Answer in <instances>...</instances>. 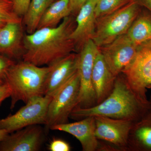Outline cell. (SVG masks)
I'll list each match as a JSON object with an SVG mask.
<instances>
[{
	"mask_svg": "<svg viewBox=\"0 0 151 151\" xmlns=\"http://www.w3.org/2000/svg\"><path fill=\"white\" fill-rule=\"evenodd\" d=\"M76 27V17L70 15L56 27L43 28L25 34L23 60L38 66H48L76 52L70 38Z\"/></svg>",
	"mask_w": 151,
	"mask_h": 151,
	"instance_id": "1",
	"label": "cell"
},
{
	"mask_svg": "<svg viewBox=\"0 0 151 151\" xmlns=\"http://www.w3.org/2000/svg\"><path fill=\"white\" fill-rule=\"evenodd\" d=\"M151 110L150 103L142 101L132 89L122 73L116 76L113 90L103 102L91 108H75L70 114L73 119L102 116L134 122Z\"/></svg>",
	"mask_w": 151,
	"mask_h": 151,
	"instance_id": "2",
	"label": "cell"
},
{
	"mask_svg": "<svg viewBox=\"0 0 151 151\" xmlns=\"http://www.w3.org/2000/svg\"><path fill=\"white\" fill-rule=\"evenodd\" d=\"M49 66H38L26 61L16 62L7 71L4 81L11 91V109L18 102L25 103L34 97L44 95Z\"/></svg>",
	"mask_w": 151,
	"mask_h": 151,
	"instance_id": "3",
	"label": "cell"
},
{
	"mask_svg": "<svg viewBox=\"0 0 151 151\" xmlns=\"http://www.w3.org/2000/svg\"><path fill=\"white\" fill-rule=\"evenodd\" d=\"M141 7L134 1L114 12L97 18L92 39L94 43L100 47L127 33L140 12Z\"/></svg>",
	"mask_w": 151,
	"mask_h": 151,
	"instance_id": "4",
	"label": "cell"
},
{
	"mask_svg": "<svg viewBox=\"0 0 151 151\" xmlns=\"http://www.w3.org/2000/svg\"><path fill=\"white\" fill-rule=\"evenodd\" d=\"M80 89V80L77 71L52 97L49 105L46 127L68 122L71 112L76 107Z\"/></svg>",
	"mask_w": 151,
	"mask_h": 151,
	"instance_id": "5",
	"label": "cell"
},
{
	"mask_svg": "<svg viewBox=\"0 0 151 151\" xmlns=\"http://www.w3.org/2000/svg\"><path fill=\"white\" fill-rule=\"evenodd\" d=\"M52 97L44 95L30 99L15 114L0 119V129L10 134L32 125H45Z\"/></svg>",
	"mask_w": 151,
	"mask_h": 151,
	"instance_id": "6",
	"label": "cell"
},
{
	"mask_svg": "<svg viewBox=\"0 0 151 151\" xmlns=\"http://www.w3.org/2000/svg\"><path fill=\"white\" fill-rule=\"evenodd\" d=\"M95 118V135L104 151H128V140L134 122L102 116Z\"/></svg>",
	"mask_w": 151,
	"mask_h": 151,
	"instance_id": "7",
	"label": "cell"
},
{
	"mask_svg": "<svg viewBox=\"0 0 151 151\" xmlns=\"http://www.w3.org/2000/svg\"><path fill=\"white\" fill-rule=\"evenodd\" d=\"M122 73L138 97L149 103L146 93L151 88V40L138 46L134 61Z\"/></svg>",
	"mask_w": 151,
	"mask_h": 151,
	"instance_id": "8",
	"label": "cell"
},
{
	"mask_svg": "<svg viewBox=\"0 0 151 151\" xmlns=\"http://www.w3.org/2000/svg\"><path fill=\"white\" fill-rule=\"evenodd\" d=\"M98 52V47L91 40L78 53V72L80 80V89L75 108H89L97 105L96 95L92 84V73L94 60Z\"/></svg>",
	"mask_w": 151,
	"mask_h": 151,
	"instance_id": "9",
	"label": "cell"
},
{
	"mask_svg": "<svg viewBox=\"0 0 151 151\" xmlns=\"http://www.w3.org/2000/svg\"><path fill=\"white\" fill-rule=\"evenodd\" d=\"M137 47L126 33L98 48L109 69L116 77L132 64Z\"/></svg>",
	"mask_w": 151,
	"mask_h": 151,
	"instance_id": "10",
	"label": "cell"
},
{
	"mask_svg": "<svg viewBox=\"0 0 151 151\" xmlns=\"http://www.w3.org/2000/svg\"><path fill=\"white\" fill-rule=\"evenodd\" d=\"M43 140L41 127L32 125L9 134L0 142V151H37Z\"/></svg>",
	"mask_w": 151,
	"mask_h": 151,
	"instance_id": "11",
	"label": "cell"
},
{
	"mask_svg": "<svg viewBox=\"0 0 151 151\" xmlns=\"http://www.w3.org/2000/svg\"><path fill=\"white\" fill-rule=\"evenodd\" d=\"M79 53L73 52L48 65L44 95L52 97L78 69Z\"/></svg>",
	"mask_w": 151,
	"mask_h": 151,
	"instance_id": "12",
	"label": "cell"
},
{
	"mask_svg": "<svg viewBox=\"0 0 151 151\" xmlns=\"http://www.w3.org/2000/svg\"><path fill=\"white\" fill-rule=\"evenodd\" d=\"M95 118L87 117L72 123L58 124L50 129L62 131L73 135L81 143L84 151H102V145L95 135Z\"/></svg>",
	"mask_w": 151,
	"mask_h": 151,
	"instance_id": "13",
	"label": "cell"
},
{
	"mask_svg": "<svg viewBox=\"0 0 151 151\" xmlns=\"http://www.w3.org/2000/svg\"><path fill=\"white\" fill-rule=\"evenodd\" d=\"M97 0H89L76 17V27L70 35L75 45V52L79 53L94 36L96 26L95 6Z\"/></svg>",
	"mask_w": 151,
	"mask_h": 151,
	"instance_id": "14",
	"label": "cell"
},
{
	"mask_svg": "<svg viewBox=\"0 0 151 151\" xmlns=\"http://www.w3.org/2000/svg\"><path fill=\"white\" fill-rule=\"evenodd\" d=\"M22 22L8 23L0 29V54L11 59L22 58L25 34Z\"/></svg>",
	"mask_w": 151,
	"mask_h": 151,
	"instance_id": "15",
	"label": "cell"
},
{
	"mask_svg": "<svg viewBox=\"0 0 151 151\" xmlns=\"http://www.w3.org/2000/svg\"><path fill=\"white\" fill-rule=\"evenodd\" d=\"M116 77L109 69L99 50L94 60L92 73L97 105L103 102L111 94Z\"/></svg>",
	"mask_w": 151,
	"mask_h": 151,
	"instance_id": "16",
	"label": "cell"
},
{
	"mask_svg": "<svg viewBox=\"0 0 151 151\" xmlns=\"http://www.w3.org/2000/svg\"><path fill=\"white\" fill-rule=\"evenodd\" d=\"M128 151H151V109L133 123L129 134Z\"/></svg>",
	"mask_w": 151,
	"mask_h": 151,
	"instance_id": "17",
	"label": "cell"
},
{
	"mask_svg": "<svg viewBox=\"0 0 151 151\" xmlns=\"http://www.w3.org/2000/svg\"><path fill=\"white\" fill-rule=\"evenodd\" d=\"M141 11L127 32L129 38L137 46L151 40V15Z\"/></svg>",
	"mask_w": 151,
	"mask_h": 151,
	"instance_id": "18",
	"label": "cell"
},
{
	"mask_svg": "<svg viewBox=\"0 0 151 151\" xmlns=\"http://www.w3.org/2000/svg\"><path fill=\"white\" fill-rule=\"evenodd\" d=\"M71 15L68 0H56L49 7L41 19L37 29L56 27Z\"/></svg>",
	"mask_w": 151,
	"mask_h": 151,
	"instance_id": "19",
	"label": "cell"
},
{
	"mask_svg": "<svg viewBox=\"0 0 151 151\" xmlns=\"http://www.w3.org/2000/svg\"><path fill=\"white\" fill-rule=\"evenodd\" d=\"M55 0H30L29 5L22 18V22L28 34L37 29L41 19Z\"/></svg>",
	"mask_w": 151,
	"mask_h": 151,
	"instance_id": "20",
	"label": "cell"
},
{
	"mask_svg": "<svg viewBox=\"0 0 151 151\" xmlns=\"http://www.w3.org/2000/svg\"><path fill=\"white\" fill-rule=\"evenodd\" d=\"M134 0H97L95 6L96 18L114 12Z\"/></svg>",
	"mask_w": 151,
	"mask_h": 151,
	"instance_id": "21",
	"label": "cell"
},
{
	"mask_svg": "<svg viewBox=\"0 0 151 151\" xmlns=\"http://www.w3.org/2000/svg\"><path fill=\"white\" fill-rule=\"evenodd\" d=\"M22 22L14 9L12 0H0V29L8 23Z\"/></svg>",
	"mask_w": 151,
	"mask_h": 151,
	"instance_id": "22",
	"label": "cell"
},
{
	"mask_svg": "<svg viewBox=\"0 0 151 151\" xmlns=\"http://www.w3.org/2000/svg\"><path fill=\"white\" fill-rule=\"evenodd\" d=\"M16 62L0 54V81H4L7 71Z\"/></svg>",
	"mask_w": 151,
	"mask_h": 151,
	"instance_id": "23",
	"label": "cell"
},
{
	"mask_svg": "<svg viewBox=\"0 0 151 151\" xmlns=\"http://www.w3.org/2000/svg\"><path fill=\"white\" fill-rule=\"evenodd\" d=\"M48 149L50 151H70V146L67 142L59 139H54L50 143Z\"/></svg>",
	"mask_w": 151,
	"mask_h": 151,
	"instance_id": "24",
	"label": "cell"
},
{
	"mask_svg": "<svg viewBox=\"0 0 151 151\" xmlns=\"http://www.w3.org/2000/svg\"><path fill=\"white\" fill-rule=\"evenodd\" d=\"M14 11L19 16L22 17L27 10L30 0H12Z\"/></svg>",
	"mask_w": 151,
	"mask_h": 151,
	"instance_id": "25",
	"label": "cell"
},
{
	"mask_svg": "<svg viewBox=\"0 0 151 151\" xmlns=\"http://www.w3.org/2000/svg\"><path fill=\"white\" fill-rule=\"evenodd\" d=\"M89 0H68L71 15L76 16L83 6Z\"/></svg>",
	"mask_w": 151,
	"mask_h": 151,
	"instance_id": "26",
	"label": "cell"
},
{
	"mask_svg": "<svg viewBox=\"0 0 151 151\" xmlns=\"http://www.w3.org/2000/svg\"><path fill=\"white\" fill-rule=\"evenodd\" d=\"M11 91L4 81H0V105L3 101L10 97Z\"/></svg>",
	"mask_w": 151,
	"mask_h": 151,
	"instance_id": "27",
	"label": "cell"
},
{
	"mask_svg": "<svg viewBox=\"0 0 151 151\" xmlns=\"http://www.w3.org/2000/svg\"><path fill=\"white\" fill-rule=\"evenodd\" d=\"M141 7L145 8L151 12V0H134Z\"/></svg>",
	"mask_w": 151,
	"mask_h": 151,
	"instance_id": "28",
	"label": "cell"
},
{
	"mask_svg": "<svg viewBox=\"0 0 151 151\" xmlns=\"http://www.w3.org/2000/svg\"><path fill=\"white\" fill-rule=\"evenodd\" d=\"M9 134L6 130L0 129V142L3 141Z\"/></svg>",
	"mask_w": 151,
	"mask_h": 151,
	"instance_id": "29",
	"label": "cell"
},
{
	"mask_svg": "<svg viewBox=\"0 0 151 151\" xmlns=\"http://www.w3.org/2000/svg\"><path fill=\"white\" fill-rule=\"evenodd\" d=\"M149 100V103H150V107L151 109V96L150 97V100Z\"/></svg>",
	"mask_w": 151,
	"mask_h": 151,
	"instance_id": "30",
	"label": "cell"
},
{
	"mask_svg": "<svg viewBox=\"0 0 151 151\" xmlns=\"http://www.w3.org/2000/svg\"><path fill=\"white\" fill-rule=\"evenodd\" d=\"M55 1H56V0H55Z\"/></svg>",
	"mask_w": 151,
	"mask_h": 151,
	"instance_id": "31",
	"label": "cell"
}]
</instances>
